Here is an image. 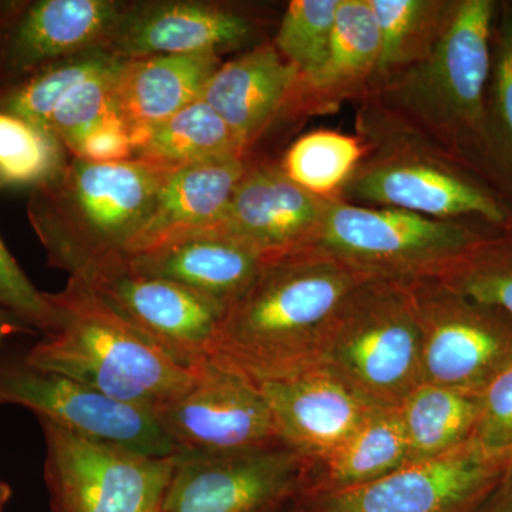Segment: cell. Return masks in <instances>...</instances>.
<instances>
[{"mask_svg": "<svg viewBox=\"0 0 512 512\" xmlns=\"http://www.w3.org/2000/svg\"><path fill=\"white\" fill-rule=\"evenodd\" d=\"M497 5L495 0H450L429 55L377 84L363 103L429 141L511 204L488 130Z\"/></svg>", "mask_w": 512, "mask_h": 512, "instance_id": "obj_1", "label": "cell"}, {"mask_svg": "<svg viewBox=\"0 0 512 512\" xmlns=\"http://www.w3.org/2000/svg\"><path fill=\"white\" fill-rule=\"evenodd\" d=\"M372 279L311 249L265 261L225 311L210 357L255 383L315 369L343 303Z\"/></svg>", "mask_w": 512, "mask_h": 512, "instance_id": "obj_2", "label": "cell"}, {"mask_svg": "<svg viewBox=\"0 0 512 512\" xmlns=\"http://www.w3.org/2000/svg\"><path fill=\"white\" fill-rule=\"evenodd\" d=\"M167 171L141 160L70 157L55 180L30 190L26 208L49 264L84 281L127 256Z\"/></svg>", "mask_w": 512, "mask_h": 512, "instance_id": "obj_3", "label": "cell"}, {"mask_svg": "<svg viewBox=\"0 0 512 512\" xmlns=\"http://www.w3.org/2000/svg\"><path fill=\"white\" fill-rule=\"evenodd\" d=\"M47 298L55 329L23 353L29 365L151 412L191 386L194 370L165 356L80 279Z\"/></svg>", "mask_w": 512, "mask_h": 512, "instance_id": "obj_4", "label": "cell"}, {"mask_svg": "<svg viewBox=\"0 0 512 512\" xmlns=\"http://www.w3.org/2000/svg\"><path fill=\"white\" fill-rule=\"evenodd\" d=\"M359 136L366 154L339 200L491 228L510 218L512 205L476 175L367 103L359 117Z\"/></svg>", "mask_w": 512, "mask_h": 512, "instance_id": "obj_5", "label": "cell"}, {"mask_svg": "<svg viewBox=\"0 0 512 512\" xmlns=\"http://www.w3.org/2000/svg\"><path fill=\"white\" fill-rule=\"evenodd\" d=\"M370 406L399 409L421 384V333L407 284L372 279L343 303L318 359Z\"/></svg>", "mask_w": 512, "mask_h": 512, "instance_id": "obj_6", "label": "cell"}, {"mask_svg": "<svg viewBox=\"0 0 512 512\" xmlns=\"http://www.w3.org/2000/svg\"><path fill=\"white\" fill-rule=\"evenodd\" d=\"M491 227L329 200L311 251L379 279H440Z\"/></svg>", "mask_w": 512, "mask_h": 512, "instance_id": "obj_7", "label": "cell"}, {"mask_svg": "<svg viewBox=\"0 0 512 512\" xmlns=\"http://www.w3.org/2000/svg\"><path fill=\"white\" fill-rule=\"evenodd\" d=\"M52 512H160L174 456L150 457L39 419Z\"/></svg>", "mask_w": 512, "mask_h": 512, "instance_id": "obj_8", "label": "cell"}, {"mask_svg": "<svg viewBox=\"0 0 512 512\" xmlns=\"http://www.w3.org/2000/svg\"><path fill=\"white\" fill-rule=\"evenodd\" d=\"M421 333V383L483 393L512 363V319L436 279L407 284Z\"/></svg>", "mask_w": 512, "mask_h": 512, "instance_id": "obj_9", "label": "cell"}, {"mask_svg": "<svg viewBox=\"0 0 512 512\" xmlns=\"http://www.w3.org/2000/svg\"><path fill=\"white\" fill-rule=\"evenodd\" d=\"M16 404L87 439L146 454L178 453L156 414L113 399L69 377L29 365L23 355H0V406Z\"/></svg>", "mask_w": 512, "mask_h": 512, "instance_id": "obj_10", "label": "cell"}, {"mask_svg": "<svg viewBox=\"0 0 512 512\" xmlns=\"http://www.w3.org/2000/svg\"><path fill=\"white\" fill-rule=\"evenodd\" d=\"M309 464L284 444L180 453L160 512H261L298 497Z\"/></svg>", "mask_w": 512, "mask_h": 512, "instance_id": "obj_11", "label": "cell"}, {"mask_svg": "<svg viewBox=\"0 0 512 512\" xmlns=\"http://www.w3.org/2000/svg\"><path fill=\"white\" fill-rule=\"evenodd\" d=\"M192 370L191 386L154 412L178 453H237L282 444L258 384L212 357Z\"/></svg>", "mask_w": 512, "mask_h": 512, "instance_id": "obj_12", "label": "cell"}, {"mask_svg": "<svg viewBox=\"0 0 512 512\" xmlns=\"http://www.w3.org/2000/svg\"><path fill=\"white\" fill-rule=\"evenodd\" d=\"M83 282L178 365L192 370L210 357L227 311L220 303L140 274L127 256L101 266Z\"/></svg>", "mask_w": 512, "mask_h": 512, "instance_id": "obj_13", "label": "cell"}, {"mask_svg": "<svg viewBox=\"0 0 512 512\" xmlns=\"http://www.w3.org/2000/svg\"><path fill=\"white\" fill-rule=\"evenodd\" d=\"M505 468L470 440L373 483L298 500L309 512H473Z\"/></svg>", "mask_w": 512, "mask_h": 512, "instance_id": "obj_14", "label": "cell"}, {"mask_svg": "<svg viewBox=\"0 0 512 512\" xmlns=\"http://www.w3.org/2000/svg\"><path fill=\"white\" fill-rule=\"evenodd\" d=\"M127 2H0V90L69 57L107 50Z\"/></svg>", "mask_w": 512, "mask_h": 512, "instance_id": "obj_15", "label": "cell"}, {"mask_svg": "<svg viewBox=\"0 0 512 512\" xmlns=\"http://www.w3.org/2000/svg\"><path fill=\"white\" fill-rule=\"evenodd\" d=\"M124 63L104 49L60 60L0 90V111L45 128L74 156L93 128L117 114L114 86Z\"/></svg>", "mask_w": 512, "mask_h": 512, "instance_id": "obj_16", "label": "cell"}, {"mask_svg": "<svg viewBox=\"0 0 512 512\" xmlns=\"http://www.w3.org/2000/svg\"><path fill=\"white\" fill-rule=\"evenodd\" d=\"M258 19L234 6L197 0L127 2L107 50L123 59L218 55L254 47Z\"/></svg>", "mask_w": 512, "mask_h": 512, "instance_id": "obj_17", "label": "cell"}, {"mask_svg": "<svg viewBox=\"0 0 512 512\" xmlns=\"http://www.w3.org/2000/svg\"><path fill=\"white\" fill-rule=\"evenodd\" d=\"M328 201L289 180L278 163L255 158L249 160L224 218L208 231L271 261L311 247Z\"/></svg>", "mask_w": 512, "mask_h": 512, "instance_id": "obj_18", "label": "cell"}, {"mask_svg": "<svg viewBox=\"0 0 512 512\" xmlns=\"http://www.w3.org/2000/svg\"><path fill=\"white\" fill-rule=\"evenodd\" d=\"M256 384L268 404L278 440L309 467L328 460L375 409L319 367Z\"/></svg>", "mask_w": 512, "mask_h": 512, "instance_id": "obj_19", "label": "cell"}, {"mask_svg": "<svg viewBox=\"0 0 512 512\" xmlns=\"http://www.w3.org/2000/svg\"><path fill=\"white\" fill-rule=\"evenodd\" d=\"M379 55V28L369 0H340L328 56L313 76L296 77L282 120L329 114L345 101L365 100Z\"/></svg>", "mask_w": 512, "mask_h": 512, "instance_id": "obj_20", "label": "cell"}, {"mask_svg": "<svg viewBox=\"0 0 512 512\" xmlns=\"http://www.w3.org/2000/svg\"><path fill=\"white\" fill-rule=\"evenodd\" d=\"M298 73L272 40H264L208 80L201 99L227 123L247 158L271 130L291 97Z\"/></svg>", "mask_w": 512, "mask_h": 512, "instance_id": "obj_21", "label": "cell"}, {"mask_svg": "<svg viewBox=\"0 0 512 512\" xmlns=\"http://www.w3.org/2000/svg\"><path fill=\"white\" fill-rule=\"evenodd\" d=\"M140 274L174 282L220 303L225 309L261 272L265 259L234 239L195 232L127 256Z\"/></svg>", "mask_w": 512, "mask_h": 512, "instance_id": "obj_22", "label": "cell"}, {"mask_svg": "<svg viewBox=\"0 0 512 512\" xmlns=\"http://www.w3.org/2000/svg\"><path fill=\"white\" fill-rule=\"evenodd\" d=\"M248 165V158L227 157L167 171L127 256L214 228L224 218Z\"/></svg>", "mask_w": 512, "mask_h": 512, "instance_id": "obj_23", "label": "cell"}, {"mask_svg": "<svg viewBox=\"0 0 512 512\" xmlns=\"http://www.w3.org/2000/svg\"><path fill=\"white\" fill-rule=\"evenodd\" d=\"M221 56H147L126 59L114 86V110L134 131L154 126L200 100Z\"/></svg>", "mask_w": 512, "mask_h": 512, "instance_id": "obj_24", "label": "cell"}, {"mask_svg": "<svg viewBox=\"0 0 512 512\" xmlns=\"http://www.w3.org/2000/svg\"><path fill=\"white\" fill-rule=\"evenodd\" d=\"M409 446L399 409L375 407L342 447L306 470L298 497L336 493L389 476L407 466Z\"/></svg>", "mask_w": 512, "mask_h": 512, "instance_id": "obj_25", "label": "cell"}, {"mask_svg": "<svg viewBox=\"0 0 512 512\" xmlns=\"http://www.w3.org/2000/svg\"><path fill=\"white\" fill-rule=\"evenodd\" d=\"M131 137L134 160L168 171L217 158H247L231 128L202 99Z\"/></svg>", "mask_w": 512, "mask_h": 512, "instance_id": "obj_26", "label": "cell"}, {"mask_svg": "<svg viewBox=\"0 0 512 512\" xmlns=\"http://www.w3.org/2000/svg\"><path fill=\"white\" fill-rule=\"evenodd\" d=\"M481 393L421 383L399 407L409 458L407 464L433 460L464 446L473 437Z\"/></svg>", "mask_w": 512, "mask_h": 512, "instance_id": "obj_27", "label": "cell"}, {"mask_svg": "<svg viewBox=\"0 0 512 512\" xmlns=\"http://www.w3.org/2000/svg\"><path fill=\"white\" fill-rule=\"evenodd\" d=\"M380 36V55L370 92L429 55L450 0H369ZM369 92V93H370Z\"/></svg>", "mask_w": 512, "mask_h": 512, "instance_id": "obj_28", "label": "cell"}, {"mask_svg": "<svg viewBox=\"0 0 512 512\" xmlns=\"http://www.w3.org/2000/svg\"><path fill=\"white\" fill-rule=\"evenodd\" d=\"M365 154L366 144L360 136L315 130L293 141L278 167L303 190L335 200Z\"/></svg>", "mask_w": 512, "mask_h": 512, "instance_id": "obj_29", "label": "cell"}, {"mask_svg": "<svg viewBox=\"0 0 512 512\" xmlns=\"http://www.w3.org/2000/svg\"><path fill=\"white\" fill-rule=\"evenodd\" d=\"M441 284L512 319V212L441 276Z\"/></svg>", "mask_w": 512, "mask_h": 512, "instance_id": "obj_30", "label": "cell"}, {"mask_svg": "<svg viewBox=\"0 0 512 512\" xmlns=\"http://www.w3.org/2000/svg\"><path fill=\"white\" fill-rule=\"evenodd\" d=\"M72 154L45 128L0 111V181L5 187H40L55 180Z\"/></svg>", "mask_w": 512, "mask_h": 512, "instance_id": "obj_31", "label": "cell"}, {"mask_svg": "<svg viewBox=\"0 0 512 512\" xmlns=\"http://www.w3.org/2000/svg\"><path fill=\"white\" fill-rule=\"evenodd\" d=\"M488 130L512 205V2H498L491 43Z\"/></svg>", "mask_w": 512, "mask_h": 512, "instance_id": "obj_32", "label": "cell"}, {"mask_svg": "<svg viewBox=\"0 0 512 512\" xmlns=\"http://www.w3.org/2000/svg\"><path fill=\"white\" fill-rule=\"evenodd\" d=\"M340 0H292L276 30L274 45L298 73L313 76L328 56Z\"/></svg>", "mask_w": 512, "mask_h": 512, "instance_id": "obj_33", "label": "cell"}, {"mask_svg": "<svg viewBox=\"0 0 512 512\" xmlns=\"http://www.w3.org/2000/svg\"><path fill=\"white\" fill-rule=\"evenodd\" d=\"M471 441L495 463H512V363L481 393L480 416Z\"/></svg>", "mask_w": 512, "mask_h": 512, "instance_id": "obj_34", "label": "cell"}, {"mask_svg": "<svg viewBox=\"0 0 512 512\" xmlns=\"http://www.w3.org/2000/svg\"><path fill=\"white\" fill-rule=\"evenodd\" d=\"M5 184L0 181V191ZM0 306L29 323L40 336L49 335L56 325V312L47 298L22 271L0 238Z\"/></svg>", "mask_w": 512, "mask_h": 512, "instance_id": "obj_35", "label": "cell"}, {"mask_svg": "<svg viewBox=\"0 0 512 512\" xmlns=\"http://www.w3.org/2000/svg\"><path fill=\"white\" fill-rule=\"evenodd\" d=\"M94 163H116V161L134 160V144L130 128L117 114L101 121L93 128L76 156Z\"/></svg>", "mask_w": 512, "mask_h": 512, "instance_id": "obj_36", "label": "cell"}, {"mask_svg": "<svg viewBox=\"0 0 512 512\" xmlns=\"http://www.w3.org/2000/svg\"><path fill=\"white\" fill-rule=\"evenodd\" d=\"M473 512H512V463Z\"/></svg>", "mask_w": 512, "mask_h": 512, "instance_id": "obj_37", "label": "cell"}, {"mask_svg": "<svg viewBox=\"0 0 512 512\" xmlns=\"http://www.w3.org/2000/svg\"><path fill=\"white\" fill-rule=\"evenodd\" d=\"M40 333L15 313L0 306V350L10 348L23 339L37 338ZM42 338V336H40Z\"/></svg>", "mask_w": 512, "mask_h": 512, "instance_id": "obj_38", "label": "cell"}, {"mask_svg": "<svg viewBox=\"0 0 512 512\" xmlns=\"http://www.w3.org/2000/svg\"><path fill=\"white\" fill-rule=\"evenodd\" d=\"M12 497V488L5 481L0 480V512L5 511L6 504L9 503Z\"/></svg>", "mask_w": 512, "mask_h": 512, "instance_id": "obj_39", "label": "cell"}, {"mask_svg": "<svg viewBox=\"0 0 512 512\" xmlns=\"http://www.w3.org/2000/svg\"><path fill=\"white\" fill-rule=\"evenodd\" d=\"M281 512H309L306 510L305 505L298 500V498H293V500L288 501L282 508Z\"/></svg>", "mask_w": 512, "mask_h": 512, "instance_id": "obj_40", "label": "cell"}, {"mask_svg": "<svg viewBox=\"0 0 512 512\" xmlns=\"http://www.w3.org/2000/svg\"><path fill=\"white\" fill-rule=\"evenodd\" d=\"M282 508H284V505H281V507L269 508V510H265V511H261V512H281Z\"/></svg>", "mask_w": 512, "mask_h": 512, "instance_id": "obj_41", "label": "cell"}]
</instances>
